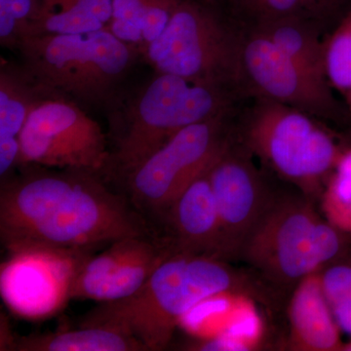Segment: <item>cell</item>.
Segmentation results:
<instances>
[{
	"label": "cell",
	"mask_w": 351,
	"mask_h": 351,
	"mask_svg": "<svg viewBox=\"0 0 351 351\" xmlns=\"http://www.w3.org/2000/svg\"><path fill=\"white\" fill-rule=\"evenodd\" d=\"M237 110L182 129L117 184L154 232L174 201L230 142Z\"/></svg>",
	"instance_id": "obj_8"
},
{
	"label": "cell",
	"mask_w": 351,
	"mask_h": 351,
	"mask_svg": "<svg viewBox=\"0 0 351 351\" xmlns=\"http://www.w3.org/2000/svg\"><path fill=\"white\" fill-rule=\"evenodd\" d=\"M288 320L290 350H343L341 330L325 297L320 272L306 277L293 289L288 306Z\"/></svg>",
	"instance_id": "obj_14"
},
{
	"label": "cell",
	"mask_w": 351,
	"mask_h": 351,
	"mask_svg": "<svg viewBox=\"0 0 351 351\" xmlns=\"http://www.w3.org/2000/svg\"><path fill=\"white\" fill-rule=\"evenodd\" d=\"M242 69L250 97H260L307 113L335 120L341 113L327 80L313 75L278 49L262 34L245 25Z\"/></svg>",
	"instance_id": "obj_10"
},
{
	"label": "cell",
	"mask_w": 351,
	"mask_h": 351,
	"mask_svg": "<svg viewBox=\"0 0 351 351\" xmlns=\"http://www.w3.org/2000/svg\"><path fill=\"white\" fill-rule=\"evenodd\" d=\"M207 173L191 182L174 201L156 232L175 253L223 260L221 221Z\"/></svg>",
	"instance_id": "obj_13"
},
{
	"label": "cell",
	"mask_w": 351,
	"mask_h": 351,
	"mask_svg": "<svg viewBox=\"0 0 351 351\" xmlns=\"http://www.w3.org/2000/svg\"><path fill=\"white\" fill-rule=\"evenodd\" d=\"M44 90L24 68L2 64L0 73V142L19 140L27 117Z\"/></svg>",
	"instance_id": "obj_19"
},
{
	"label": "cell",
	"mask_w": 351,
	"mask_h": 351,
	"mask_svg": "<svg viewBox=\"0 0 351 351\" xmlns=\"http://www.w3.org/2000/svg\"><path fill=\"white\" fill-rule=\"evenodd\" d=\"M348 0H247L242 5L249 15L247 24L258 21L293 19L314 25L325 36L350 11Z\"/></svg>",
	"instance_id": "obj_18"
},
{
	"label": "cell",
	"mask_w": 351,
	"mask_h": 351,
	"mask_svg": "<svg viewBox=\"0 0 351 351\" xmlns=\"http://www.w3.org/2000/svg\"><path fill=\"white\" fill-rule=\"evenodd\" d=\"M245 100L226 88L157 73L112 127L104 176L119 184L182 129L235 112Z\"/></svg>",
	"instance_id": "obj_3"
},
{
	"label": "cell",
	"mask_w": 351,
	"mask_h": 351,
	"mask_svg": "<svg viewBox=\"0 0 351 351\" xmlns=\"http://www.w3.org/2000/svg\"><path fill=\"white\" fill-rule=\"evenodd\" d=\"M17 49L39 87L96 106L112 100L138 52L108 27L85 34H34L23 38Z\"/></svg>",
	"instance_id": "obj_5"
},
{
	"label": "cell",
	"mask_w": 351,
	"mask_h": 351,
	"mask_svg": "<svg viewBox=\"0 0 351 351\" xmlns=\"http://www.w3.org/2000/svg\"><path fill=\"white\" fill-rule=\"evenodd\" d=\"M247 27L262 34L295 63L321 78L325 73V36L314 25L302 21L276 19L258 21Z\"/></svg>",
	"instance_id": "obj_16"
},
{
	"label": "cell",
	"mask_w": 351,
	"mask_h": 351,
	"mask_svg": "<svg viewBox=\"0 0 351 351\" xmlns=\"http://www.w3.org/2000/svg\"><path fill=\"white\" fill-rule=\"evenodd\" d=\"M113 0H39L38 13L27 36L73 34L108 27Z\"/></svg>",
	"instance_id": "obj_15"
},
{
	"label": "cell",
	"mask_w": 351,
	"mask_h": 351,
	"mask_svg": "<svg viewBox=\"0 0 351 351\" xmlns=\"http://www.w3.org/2000/svg\"><path fill=\"white\" fill-rule=\"evenodd\" d=\"M20 165L86 170L104 175L110 143L75 101L44 90L20 134Z\"/></svg>",
	"instance_id": "obj_9"
},
{
	"label": "cell",
	"mask_w": 351,
	"mask_h": 351,
	"mask_svg": "<svg viewBox=\"0 0 351 351\" xmlns=\"http://www.w3.org/2000/svg\"><path fill=\"white\" fill-rule=\"evenodd\" d=\"M20 168L0 188V239L11 254L82 257L124 237L157 234L101 173Z\"/></svg>",
	"instance_id": "obj_1"
},
{
	"label": "cell",
	"mask_w": 351,
	"mask_h": 351,
	"mask_svg": "<svg viewBox=\"0 0 351 351\" xmlns=\"http://www.w3.org/2000/svg\"><path fill=\"white\" fill-rule=\"evenodd\" d=\"M253 157L233 133L207 173L221 221L223 258L228 262L240 257L245 242L276 197Z\"/></svg>",
	"instance_id": "obj_11"
},
{
	"label": "cell",
	"mask_w": 351,
	"mask_h": 351,
	"mask_svg": "<svg viewBox=\"0 0 351 351\" xmlns=\"http://www.w3.org/2000/svg\"><path fill=\"white\" fill-rule=\"evenodd\" d=\"M325 73L332 90L343 97L351 117V10L326 38Z\"/></svg>",
	"instance_id": "obj_20"
},
{
	"label": "cell",
	"mask_w": 351,
	"mask_h": 351,
	"mask_svg": "<svg viewBox=\"0 0 351 351\" xmlns=\"http://www.w3.org/2000/svg\"><path fill=\"white\" fill-rule=\"evenodd\" d=\"M147 0H113L108 29L122 41L143 50V20Z\"/></svg>",
	"instance_id": "obj_23"
},
{
	"label": "cell",
	"mask_w": 351,
	"mask_h": 351,
	"mask_svg": "<svg viewBox=\"0 0 351 351\" xmlns=\"http://www.w3.org/2000/svg\"><path fill=\"white\" fill-rule=\"evenodd\" d=\"M246 277L221 258L171 253L135 294L100 302L80 326L117 330L147 351L165 350L182 318L214 298L248 293Z\"/></svg>",
	"instance_id": "obj_2"
},
{
	"label": "cell",
	"mask_w": 351,
	"mask_h": 351,
	"mask_svg": "<svg viewBox=\"0 0 351 351\" xmlns=\"http://www.w3.org/2000/svg\"><path fill=\"white\" fill-rule=\"evenodd\" d=\"M320 279L339 330L351 338V263L337 258L321 270Z\"/></svg>",
	"instance_id": "obj_22"
},
{
	"label": "cell",
	"mask_w": 351,
	"mask_h": 351,
	"mask_svg": "<svg viewBox=\"0 0 351 351\" xmlns=\"http://www.w3.org/2000/svg\"><path fill=\"white\" fill-rule=\"evenodd\" d=\"M341 350L351 351V339L348 343H343V350Z\"/></svg>",
	"instance_id": "obj_24"
},
{
	"label": "cell",
	"mask_w": 351,
	"mask_h": 351,
	"mask_svg": "<svg viewBox=\"0 0 351 351\" xmlns=\"http://www.w3.org/2000/svg\"><path fill=\"white\" fill-rule=\"evenodd\" d=\"M12 346L19 351H147L137 339L124 332L86 326L21 337L14 339Z\"/></svg>",
	"instance_id": "obj_17"
},
{
	"label": "cell",
	"mask_w": 351,
	"mask_h": 351,
	"mask_svg": "<svg viewBox=\"0 0 351 351\" xmlns=\"http://www.w3.org/2000/svg\"><path fill=\"white\" fill-rule=\"evenodd\" d=\"M248 104L237 112V141L302 195L320 196L343 152L322 122L260 97Z\"/></svg>",
	"instance_id": "obj_4"
},
{
	"label": "cell",
	"mask_w": 351,
	"mask_h": 351,
	"mask_svg": "<svg viewBox=\"0 0 351 351\" xmlns=\"http://www.w3.org/2000/svg\"><path fill=\"white\" fill-rule=\"evenodd\" d=\"M173 251L158 234L117 240L101 253L82 260L69 276V299L119 301L135 294Z\"/></svg>",
	"instance_id": "obj_12"
},
{
	"label": "cell",
	"mask_w": 351,
	"mask_h": 351,
	"mask_svg": "<svg viewBox=\"0 0 351 351\" xmlns=\"http://www.w3.org/2000/svg\"><path fill=\"white\" fill-rule=\"evenodd\" d=\"M243 27L198 0H182L144 53L157 73L232 90L249 98L242 69Z\"/></svg>",
	"instance_id": "obj_7"
},
{
	"label": "cell",
	"mask_w": 351,
	"mask_h": 351,
	"mask_svg": "<svg viewBox=\"0 0 351 351\" xmlns=\"http://www.w3.org/2000/svg\"><path fill=\"white\" fill-rule=\"evenodd\" d=\"M306 196L276 195L240 257L269 282L293 287L341 258L343 235Z\"/></svg>",
	"instance_id": "obj_6"
},
{
	"label": "cell",
	"mask_w": 351,
	"mask_h": 351,
	"mask_svg": "<svg viewBox=\"0 0 351 351\" xmlns=\"http://www.w3.org/2000/svg\"><path fill=\"white\" fill-rule=\"evenodd\" d=\"M321 213L339 232L351 235V149L341 152L320 195Z\"/></svg>",
	"instance_id": "obj_21"
},
{
	"label": "cell",
	"mask_w": 351,
	"mask_h": 351,
	"mask_svg": "<svg viewBox=\"0 0 351 351\" xmlns=\"http://www.w3.org/2000/svg\"><path fill=\"white\" fill-rule=\"evenodd\" d=\"M246 1H247V0H241V3L243 4L244 2H246Z\"/></svg>",
	"instance_id": "obj_25"
}]
</instances>
